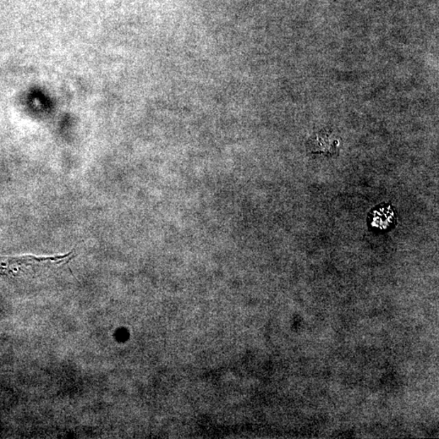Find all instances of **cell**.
Segmentation results:
<instances>
[{"instance_id": "1", "label": "cell", "mask_w": 439, "mask_h": 439, "mask_svg": "<svg viewBox=\"0 0 439 439\" xmlns=\"http://www.w3.org/2000/svg\"><path fill=\"white\" fill-rule=\"evenodd\" d=\"M75 252L54 256H0V273L14 278L35 276L42 270L66 265L76 256Z\"/></svg>"}, {"instance_id": "2", "label": "cell", "mask_w": 439, "mask_h": 439, "mask_svg": "<svg viewBox=\"0 0 439 439\" xmlns=\"http://www.w3.org/2000/svg\"><path fill=\"white\" fill-rule=\"evenodd\" d=\"M311 152L333 154L338 149V141L334 136L321 132L311 137Z\"/></svg>"}]
</instances>
